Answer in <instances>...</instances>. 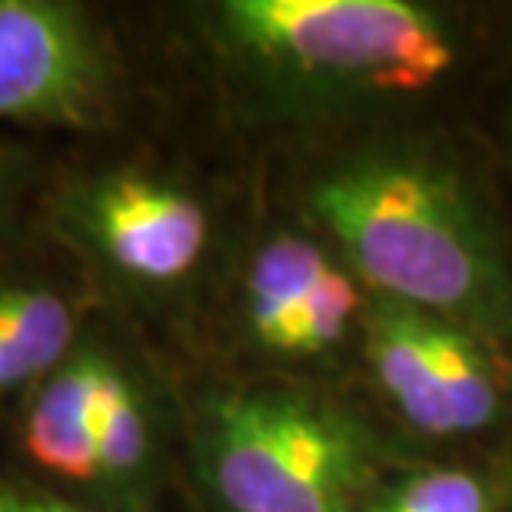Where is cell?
<instances>
[{
	"label": "cell",
	"instance_id": "cell-12",
	"mask_svg": "<svg viewBox=\"0 0 512 512\" xmlns=\"http://www.w3.org/2000/svg\"><path fill=\"white\" fill-rule=\"evenodd\" d=\"M17 177V160H14V153H7L4 147H0V197L7 193V187L14 183Z\"/></svg>",
	"mask_w": 512,
	"mask_h": 512
},
{
	"label": "cell",
	"instance_id": "cell-6",
	"mask_svg": "<svg viewBox=\"0 0 512 512\" xmlns=\"http://www.w3.org/2000/svg\"><path fill=\"white\" fill-rule=\"evenodd\" d=\"M366 296L310 223H280L243 256L233 323L240 343L283 380L326 386V376L356 366Z\"/></svg>",
	"mask_w": 512,
	"mask_h": 512
},
{
	"label": "cell",
	"instance_id": "cell-5",
	"mask_svg": "<svg viewBox=\"0 0 512 512\" xmlns=\"http://www.w3.org/2000/svg\"><path fill=\"white\" fill-rule=\"evenodd\" d=\"M356 366L409 436L433 446L512 436V363L463 326L370 293Z\"/></svg>",
	"mask_w": 512,
	"mask_h": 512
},
{
	"label": "cell",
	"instance_id": "cell-1",
	"mask_svg": "<svg viewBox=\"0 0 512 512\" xmlns=\"http://www.w3.org/2000/svg\"><path fill=\"white\" fill-rule=\"evenodd\" d=\"M300 220L370 293L463 326L512 363V247L456 150L403 127L350 137L306 177Z\"/></svg>",
	"mask_w": 512,
	"mask_h": 512
},
{
	"label": "cell",
	"instance_id": "cell-11",
	"mask_svg": "<svg viewBox=\"0 0 512 512\" xmlns=\"http://www.w3.org/2000/svg\"><path fill=\"white\" fill-rule=\"evenodd\" d=\"M0 512H104L84 503L80 496L54 493L47 486L24 483V479L0 473Z\"/></svg>",
	"mask_w": 512,
	"mask_h": 512
},
{
	"label": "cell",
	"instance_id": "cell-9",
	"mask_svg": "<svg viewBox=\"0 0 512 512\" xmlns=\"http://www.w3.org/2000/svg\"><path fill=\"white\" fill-rule=\"evenodd\" d=\"M84 343L74 303L44 283L0 286V399L30 393Z\"/></svg>",
	"mask_w": 512,
	"mask_h": 512
},
{
	"label": "cell",
	"instance_id": "cell-2",
	"mask_svg": "<svg viewBox=\"0 0 512 512\" xmlns=\"http://www.w3.org/2000/svg\"><path fill=\"white\" fill-rule=\"evenodd\" d=\"M207 34L273 114L346 133L413 114L479 47L466 10L426 0H223Z\"/></svg>",
	"mask_w": 512,
	"mask_h": 512
},
{
	"label": "cell",
	"instance_id": "cell-7",
	"mask_svg": "<svg viewBox=\"0 0 512 512\" xmlns=\"http://www.w3.org/2000/svg\"><path fill=\"white\" fill-rule=\"evenodd\" d=\"M64 223L133 293L170 296L197 280L213 247V213L197 190L143 167H110L77 183Z\"/></svg>",
	"mask_w": 512,
	"mask_h": 512
},
{
	"label": "cell",
	"instance_id": "cell-3",
	"mask_svg": "<svg viewBox=\"0 0 512 512\" xmlns=\"http://www.w3.org/2000/svg\"><path fill=\"white\" fill-rule=\"evenodd\" d=\"M190 456L217 512H360L383 476L416 459L343 396L283 376L203 396Z\"/></svg>",
	"mask_w": 512,
	"mask_h": 512
},
{
	"label": "cell",
	"instance_id": "cell-13",
	"mask_svg": "<svg viewBox=\"0 0 512 512\" xmlns=\"http://www.w3.org/2000/svg\"><path fill=\"white\" fill-rule=\"evenodd\" d=\"M506 160H509V173H512V107L506 117Z\"/></svg>",
	"mask_w": 512,
	"mask_h": 512
},
{
	"label": "cell",
	"instance_id": "cell-4",
	"mask_svg": "<svg viewBox=\"0 0 512 512\" xmlns=\"http://www.w3.org/2000/svg\"><path fill=\"white\" fill-rule=\"evenodd\" d=\"M20 449L104 512H150L163 473L160 406L114 346L84 340L27 393Z\"/></svg>",
	"mask_w": 512,
	"mask_h": 512
},
{
	"label": "cell",
	"instance_id": "cell-10",
	"mask_svg": "<svg viewBox=\"0 0 512 512\" xmlns=\"http://www.w3.org/2000/svg\"><path fill=\"white\" fill-rule=\"evenodd\" d=\"M512 459H409L383 476L360 512H509Z\"/></svg>",
	"mask_w": 512,
	"mask_h": 512
},
{
	"label": "cell",
	"instance_id": "cell-14",
	"mask_svg": "<svg viewBox=\"0 0 512 512\" xmlns=\"http://www.w3.org/2000/svg\"><path fill=\"white\" fill-rule=\"evenodd\" d=\"M509 512H512V509H509Z\"/></svg>",
	"mask_w": 512,
	"mask_h": 512
},
{
	"label": "cell",
	"instance_id": "cell-8",
	"mask_svg": "<svg viewBox=\"0 0 512 512\" xmlns=\"http://www.w3.org/2000/svg\"><path fill=\"white\" fill-rule=\"evenodd\" d=\"M114 64L84 10L0 0V117L57 127L104 124Z\"/></svg>",
	"mask_w": 512,
	"mask_h": 512
}]
</instances>
